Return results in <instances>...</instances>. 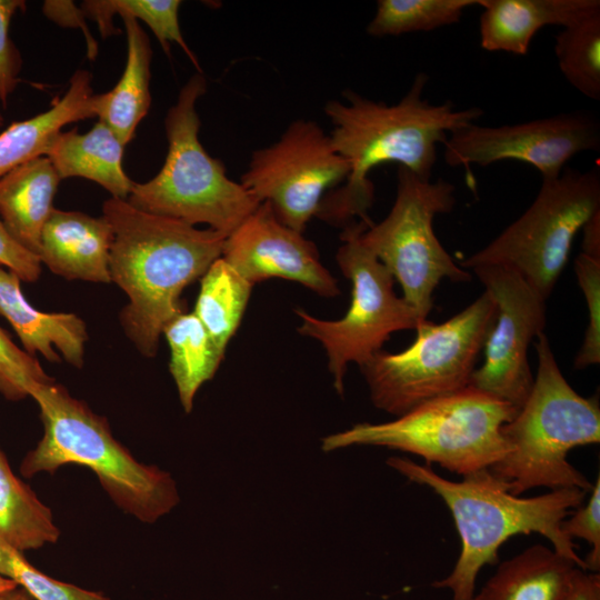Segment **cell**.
<instances>
[{"mask_svg":"<svg viewBox=\"0 0 600 600\" xmlns=\"http://www.w3.org/2000/svg\"><path fill=\"white\" fill-rule=\"evenodd\" d=\"M429 77L418 73L400 101L387 104L359 93L343 92L346 102L326 103L332 123L330 139L350 167L343 184L322 199L317 217L343 227L368 216L374 200L370 171L394 162L423 179H431L438 144L483 116L478 107L458 109L451 101L430 103L422 97Z\"/></svg>","mask_w":600,"mask_h":600,"instance_id":"obj_1","label":"cell"},{"mask_svg":"<svg viewBox=\"0 0 600 600\" xmlns=\"http://www.w3.org/2000/svg\"><path fill=\"white\" fill-rule=\"evenodd\" d=\"M102 216L112 228L111 282L127 296L120 323L144 357L157 354L164 326L181 313L183 290L221 257L226 234L149 213L109 198Z\"/></svg>","mask_w":600,"mask_h":600,"instance_id":"obj_2","label":"cell"},{"mask_svg":"<svg viewBox=\"0 0 600 600\" xmlns=\"http://www.w3.org/2000/svg\"><path fill=\"white\" fill-rule=\"evenodd\" d=\"M387 463L408 480L429 487L448 507L460 537L461 549L452 571L432 583L448 589L451 600H472L476 581L486 564L498 562L500 547L517 534L539 533L552 549L586 570L576 546L561 530V522L587 496L579 488L550 490L536 497L514 496L489 469H482L451 481L403 457H391Z\"/></svg>","mask_w":600,"mask_h":600,"instance_id":"obj_3","label":"cell"},{"mask_svg":"<svg viewBox=\"0 0 600 600\" xmlns=\"http://www.w3.org/2000/svg\"><path fill=\"white\" fill-rule=\"evenodd\" d=\"M43 436L20 464L23 477L54 472L64 464L93 471L111 500L126 513L153 523L179 502L169 472L136 460L111 432L104 417L73 398L56 381L34 387Z\"/></svg>","mask_w":600,"mask_h":600,"instance_id":"obj_4","label":"cell"},{"mask_svg":"<svg viewBox=\"0 0 600 600\" xmlns=\"http://www.w3.org/2000/svg\"><path fill=\"white\" fill-rule=\"evenodd\" d=\"M538 369L531 391L512 420L501 428L506 454L489 471L509 492L534 488H579L592 483L569 460V452L600 442L598 397L579 394L562 374L544 332L537 336Z\"/></svg>","mask_w":600,"mask_h":600,"instance_id":"obj_5","label":"cell"},{"mask_svg":"<svg viewBox=\"0 0 600 600\" xmlns=\"http://www.w3.org/2000/svg\"><path fill=\"white\" fill-rule=\"evenodd\" d=\"M510 403L468 386L430 399L394 420L362 422L322 439L330 452L379 446L409 452L459 476L488 469L508 447L501 428L517 414Z\"/></svg>","mask_w":600,"mask_h":600,"instance_id":"obj_6","label":"cell"},{"mask_svg":"<svg viewBox=\"0 0 600 600\" xmlns=\"http://www.w3.org/2000/svg\"><path fill=\"white\" fill-rule=\"evenodd\" d=\"M206 91L200 72L182 87L164 118L168 152L163 166L152 179L133 182L127 201L139 210L191 226L207 224L228 236L260 202L227 176L223 162L211 157L199 140L196 104Z\"/></svg>","mask_w":600,"mask_h":600,"instance_id":"obj_7","label":"cell"},{"mask_svg":"<svg viewBox=\"0 0 600 600\" xmlns=\"http://www.w3.org/2000/svg\"><path fill=\"white\" fill-rule=\"evenodd\" d=\"M496 313V301L486 290L442 323L421 321L407 349L374 353L359 367L373 406L399 417L468 387Z\"/></svg>","mask_w":600,"mask_h":600,"instance_id":"obj_8","label":"cell"},{"mask_svg":"<svg viewBox=\"0 0 600 600\" xmlns=\"http://www.w3.org/2000/svg\"><path fill=\"white\" fill-rule=\"evenodd\" d=\"M598 211L599 167L588 171L564 168L559 177L542 179L530 207L460 267L510 268L547 301L567 264L574 237Z\"/></svg>","mask_w":600,"mask_h":600,"instance_id":"obj_9","label":"cell"},{"mask_svg":"<svg viewBox=\"0 0 600 600\" xmlns=\"http://www.w3.org/2000/svg\"><path fill=\"white\" fill-rule=\"evenodd\" d=\"M456 187L443 179L431 181L398 167L397 194L388 216L367 226L363 246L390 271L402 298L420 320L433 307L432 294L442 279L469 282L472 276L458 266L433 230L437 214L452 211Z\"/></svg>","mask_w":600,"mask_h":600,"instance_id":"obj_10","label":"cell"},{"mask_svg":"<svg viewBox=\"0 0 600 600\" xmlns=\"http://www.w3.org/2000/svg\"><path fill=\"white\" fill-rule=\"evenodd\" d=\"M372 222L356 221L340 234L336 260L351 282V301L337 320L316 318L296 309L301 319L298 332L318 340L323 347L336 391L343 396L344 377L350 363L360 367L382 350L393 332L414 329L422 321L414 309L394 292L390 271L361 242L360 234Z\"/></svg>","mask_w":600,"mask_h":600,"instance_id":"obj_11","label":"cell"},{"mask_svg":"<svg viewBox=\"0 0 600 600\" xmlns=\"http://www.w3.org/2000/svg\"><path fill=\"white\" fill-rule=\"evenodd\" d=\"M348 161L312 120L293 121L274 143L256 150L240 183L268 202L287 227L303 233L326 191L346 181Z\"/></svg>","mask_w":600,"mask_h":600,"instance_id":"obj_12","label":"cell"},{"mask_svg":"<svg viewBox=\"0 0 600 600\" xmlns=\"http://www.w3.org/2000/svg\"><path fill=\"white\" fill-rule=\"evenodd\" d=\"M443 146L448 166L468 172L472 164L517 160L534 167L542 179H553L576 154L600 149V124L578 111L498 127L471 123L450 133Z\"/></svg>","mask_w":600,"mask_h":600,"instance_id":"obj_13","label":"cell"},{"mask_svg":"<svg viewBox=\"0 0 600 600\" xmlns=\"http://www.w3.org/2000/svg\"><path fill=\"white\" fill-rule=\"evenodd\" d=\"M471 270L493 297L497 313L483 344V363L472 372L469 386L519 410L534 380L528 347L543 332L546 300L510 268L480 266Z\"/></svg>","mask_w":600,"mask_h":600,"instance_id":"obj_14","label":"cell"},{"mask_svg":"<svg viewBox=\"0 0 600 600\" xmlns=\"http://www.w3.org/2000/svg\"><path fill=\"white\" fill-rule=\"evenodd\" d=\"M221 257L252 286L270 278L298 282L319 296L340 293L317 246L261 202L224 240Z\"/></svg>","mask_w":600,"mask_h":600,"instance_id":"obj_15","label":"cell"},{"mask_svg":"<svg viewBox=\"0 0 600 600\" xmlns=\"http://www.w3.org/2000/svg\"><path fill=\"white\" fill-rule=\"evenodd\" d=\"M112 238L103 216L54 208L42 230L38 257L52 273L69 281L110 283Z\"/></svg>","mask_w":600,"mask_h":600,"instance_id":"obj_16","label":"cell"},{"mask_svg":"<svg viewBox=\"0 0 600 600\" xmlns=\"http://www.w3.org/2000/svg\"><path fill=\"white\" fill-rule=\"evenodd\" d=\"M20 278L0 267V314L10 323L23 350L49 362L82 368L88 341L86 322L71 312H43L36 309L21 290Z\"/></svg>","mask_w":600,"mask_h":600,"instance_id":"obj_17","label":"cell"},{"mask_svg":"<svg viewBox=\"0 0 600 600\" xmlns=\"http://www.w3.org/2000/svg\"><path fill=\"white\" fill-rule=\"evenodd\" d=\"M480 46L490 52L526 56L547 26L573 24L600 10L599 0H480Z\"/></svg>","mask_w":600,"mask_h":600,"instance_id":"obj_18","label":"cell"},{"mask_svg":"<svg viewBox=\"0 0 600 600\" xmlns=\"http://www.w3.org/2000/svg\"><path fill=\"white\" fill-rule=\"evenodd\" d=\"M91 81L89 71L77 70L63 96L48 110L0 131V178L31 159L47 156L67 124L96 117Z\"/></svg>","mask_w":600,"mask_h":600,"instance_id":"obj_19","label":"cell"},{"mask_svg":"<svg viewBox=\"0 0 600 600\" xmlns=\"http://www.w3.org/2000/svg\"><path fill=\"white\" fill-rule=\"evenodd\" d=\"M60 181L47 156L31 159L0 178V218L12 238L37 256Z\"/></svg>","mask_w":600,"mask_h":600,"instance_id":"obj_20","label":"cell"},{"mask_svg":"<svg viewBox=\"0 0 600 600\" xmlns=\"http://www.w3.org/2000/svg\"><path fill=\"white\" fill-rule=\"evenodd\" d=\"M124 144L104 122L98 120L86 133L61 131L47 157L60 179L80 177L106 189L111 198L127 200L133 182L122 166Z\"/></svg>","mask_w":600,"mask_h":600,"instance_id":"obj_21","label":"cell"},{"mask_svg":"<svg viewBox=\"0 0 600 600\" xmlns=\"http://www.w3.org/2000/svg\"><path fill=\"white\" fill-rule=\"evenodd\" d=\"M127 36V61L117 84L108 92L94 93L93 109L98 120L104 122L127 146L134 137L151 104L150 40L138 20L122 17Z\"/></svg>","mask_w":600,"mask_h":600,"instance_id":"obj_22","label":"cell"},{"mask_svg":"<svg viewBox=\"0 0 600 600\" xmlns=\"http://www.w3.org/2000/svg\"><path fill=\"white\" fill-rule=\"evenodd\" d=\"M577 566L533 544L502 561L472 600H561Z\"/></svg>","mask_w":600,"mask_h":600,"instance_id":"obj_23","label":"cell"},{"mask_svg":"<svg viewBox=\"0 0 600 600\" xmlns=\"http://www.w3.org/2000/svg\"><path fill=\"white\" fill-rule=\"evenodd\" d=\"M170 349V373L174 380L180 403L189 413L200 387L212 379L223 353L193 312L182 311L162 330Z\"/></svg>","mask_w":600,"mask_h":600,"instance_id":"obj_24","label":"cell"},{"mask_svg":"<svg viewBox=\"0 0 600 600\" xmlns=\"http://www.w3.org/2000/svg\"><path fill=\"white\" fill-rule=\"evenodd\" d=\"M59 537L51 510L13 474L0 449V543L23 553Z\"/></svg>","mask_w":600,"mask_h":600,"instance_id":"obj_25","label":"cell"},{"mask_svg":"<svg viewBox=\"0 0 600 600\" xmlns=\"http://www.w3.org/2000/svg\"><path fill=\"white\" fill-rule=\"evenodd\" d=\"M252 287L222 257L214 260L200 278L192 312L223 354L239 328Z\"/></svg>","mask_w":600,"mask_h":600,"instance_id":"obj_26","label":"cell"},{"mask_svg":"<svg viewBox=\"0 0 600 600\" xmlns=\"http://www.w3.org/2000/svg\"><path fill=\"white\" fill-rule=\"evenodd\" d=\"M180 0H88L81 3L84 16L94 20L103 38L116 34L112 24L116 14L143 21L157 37L162 50L169 56L170 43H177L201 73L199 62L187 44L179 24Z\"/></svg>","mask_w":600,"mask_h":600,"instance_id":"obj_27","label":"cell"},{"mask_svg":"<svg viewBox=\"0 0 600 600\" xmlns=\"http://www.w3.org/2000/svg\"><path fill=\"white\" fill-rule=\"evenodd\" d=\"M554 53L566 80L584 97L600 100V10L561 28Z\"/></svg>","mask_w":600,"mask_h":600,"instance_id":"obj_28","label":"cell"},{"mask_svg":"<svg viewBox=\"0 0 600 600\" xmlns=\"http://www.w3.org/2000/svg\"><path fill=\"white\" fill-rule=\"evenodd\" d=\"M480 0H379L367 26L372 37L432 31L460 21L463 12Z\"/></svg>","mask_w":600,"mask_h":600,"instance_id":"obj_29","label":"cell"},{"mask_svg":"<svg viewBox=\"0 0 600 600\" xmlns=\"http://www.w3.org/2000/svg\"><path fill=\"white\" fill-rule=\"evenodd\" d=\"M0 574L13 580L34 600H110L100 592L52 579L29 563L22 552L1 543Z\"/></svg>","mask_w":600,"mask_h":600,"instance_id":"obj_30","label":"cell"},{"mask_svg":"<svg viewBox=\"0 0 600 600\" xmlns=\"http://www.w3.org/2000/svg\"><path fill=\"white\" fill-rule=\"evenodd\" d=\"M53 381L38 359L18 347L0 327V394L18 401L30 397L38 384Z\"/></svg>","mask_w":600,"mask_h":600,"instance_id":"obj_31","label":"cell"},{"mask_svg":"<svg viewBox=\"0 0 600 600\" xmlns=\"http://www.w3.org/2000/svg\"><path fill=\"white\" fill-rule=\"evenodd\" d=\"M574 272L588 310L584 338L573 362L574 369L582 370L600 362V257L581 252Z\"/></svg>","mask_w":600,"mask_h":600,"instance_id":"obj_32","label":"cell"},{"mask_svg":"<svg viewBox=\"0 0 600 600\" xmlns=\"http://www.w3.org/2000/svg\"><path fill=\"white\" fill-rule=\"evenodd\" d=\"M562 532L573 540L580 538L588 541L591 550L583 559L586 570L599 572L600 570V478L592 484L590 497L586 504H581L561 522Z\"/></svg>","mask_w":600,"mask_h":600,"instance_id":"obj_33","label":"cell"},{"mask_svg":"<svg viewBox=\"0 0 600 600\" xmlns=\"http://www.w3.org/2000/svg\"><path fill=\"white\" fill-rule=\"evenodd\" d=\"M24 8L26 2L21 0H0V102L3 108L21 81L22 58L9 28L14 14Z\"/></svg>","mask_w":600,"mask_h":600,"instance_id":"obj_34","label":"cell"},{"mask_svg":"<svg viewBox=\"0 0 600 600\" xmlns=\"http://www.w3.org/2000/svg\"><path fill=\"white\" fill-rule=\"evenodd\" d=\"M16 273L22 282H36L42 270L40 258L20 246L0 218V267Z\"/></svg>","mask_w":600,"mask_h":600,"instance_id":"obj_35","label":"cell"},{"mask_svg":"<svg viewBox=\"0 0 600 600\" xmlns=\"http://www.w3.org/2000/svg\"><path fill=\"white\" fill-rule=\"evenodd\" d=\"M44 14L56 23L69 27H79L84 30L88 44V56L94 59L98 51V46L92 39L89 29L84 23V14L82 10H78L71 1H46L43 4Z\"/></svg>","mask_w":600,"mask_h":600,"instance_id":"obj_36","label":"cell"},{"mask_svg":"<svg viewBox=\"0 0 600 600\" xmlns=\"http://www.w3.org/2000/svg\"><path fill=\"white\" fill-rule=\"evenodd\" d=\"M561 600H600V574L574 568Z\"/></svg>","mask_w":600,"mask_h":600,"instance_id":"obj_37","label":"cell"},{"mask_svg":"<svg viewBox=\"0 0 600 600\" xmlns=\"http://www.w3.org/2000/svg\"><path fill=\"white\" fill-rule=\"evenodd\" d=\"M582 252L600 257V211L596 212L582 227Z\"/></svg>","mask_w":600,"mask_h":600,"instance_id":"obj_38","label":"cell"},{"mask_svg":"<svg viewBox=\"0 0 600 600\" xmlns=\"http://www.w3.org/2000/svg\"><path fill=\"white\" fill-rule=\"evenodd\" d=\"M0 600H33L26 590L18 587L14 590L0 596Z\"/></svg>","mask_w":600,"mask_h":600,"instance_id":"obj_39","label":"cell"},{"mask_svg":"<svg viewBox=\"0 0 600 600\" xmlns=\"http://www.w3.org/2000/svg\"><path fill=\"white\" fill-rule=\"evenodd\" d=\"M16 588H18V586L13 580L0 574V596L14 590Z\"/></svg>","mask_w":600,"mask_h":600,"instance_id":"obj_40","label":"cell"},{"mask_svg":"<svg viewBox=\"0 0 600 600\" xmlns=\"http://www.w3.org/2000/svg\"><path fill=\"white\" fill-rule=\"evenodd\" d=\"M3 126H4V117L0 111V131L2 130Z\"/></svg>","mask_w":600,"mask_h":600,"instance_id":"obj_41","label":"cell"}]
</instances>
